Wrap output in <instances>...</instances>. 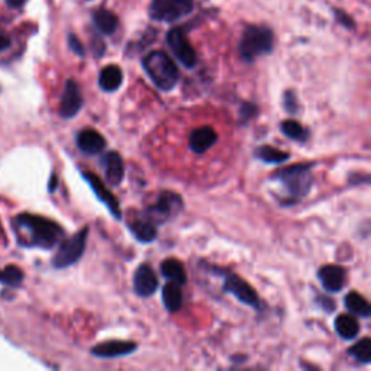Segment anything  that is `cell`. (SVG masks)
<instances>
[{
    "label": "cell",
    "instance_id": "1",
    "mask_svg": "<svg viewBox=\"0 0 371 371\" xmlns=\"http://www.w3.org/2000/svg\"><path fill=\"white\" fill-rule=\"evenodd\" d=\"M313 166L315 163H299L273 173L271 180L277 182L284 190L287 205H293L309 195L313 186Z\"/></svg>",
    "mask_w": 371,
    "mask_h": 371
},
{
    "label": "cell",
    "instance_id": "2",
    "mask_svg": "<svg viewBox=\"0 0 371 371\" xmlns=\"http://www.w3.org/2000/svg\"><path fill=\"white\" fill-rule=\"evenodd\" d=\"M15 223L29 236V247L51 250L64 236V230L51 219L38 215L22 214L15 218Z\"/></svg>",
    "mask_w": 371,
    "mask_h": 371
},
{
    "label": "cell",
    "instance_id": "3",
    "mask_svg": "<svg viewBox=\"0 0 371 371\" xmlns=\"http://www.w3.org/2000/svg\"><path fill=\"white\" fill-rule=\"evenodd\" d=\"M142 69L151 78V82L163 92L175 87L180 78V71L174 61L163 51H151L142 58Z\"/></svg>",
    "mask_w": 371,
    "mask_h": 371
},
{
    "label": "cell",
    "instance_id": "4",
    "mask_svg": "<svg viewBox=\"0 0 371 371\" xmlns=\"http://www.w3.org/2000/svg\"><path fill=\"white\" fill-rule=\"evenodd\" d=\"M274 46V34L268 26L250 25L244 29L239 41V55L245 62L270 54Z\"/></svg>",
    "mask_w": 371,
    "mask_h": 371
},
{
    "label": "cell",
    "instance_id": "5",
    "mask_svg": "<svg viewBox=\"0 0 371 371\" xmlns=\"http://www.w3.org/2000/svg\"><path fill=\"white\" fill-rule=\"evenodd\" d=\"M207 271H211L214 274H218V276H222L223 279V286H222V292L223 293H231L235 296L241 303H244L250 308L255 311H263V303L260 296L255 292V288L247 283L243 277H239L238 274L228 268H221L214 264H206L205 267Z\"/></svg>",
    "mask_w": 371,
    "mask_h": 371
},
{
    "label": "cell",
    "instance_id": "6",
    "mask_svg": "<svg viewBox=\"0 0 371 371\" xmlns=\"http://www.w3.org/2000/svg\"><path fill=\"white\" fill-rule=\"evenodd\" d=\"M195 9V0H151L150 18L157 22L171 24L186 18Z\"/></svg>",
    "mask_w": 371,
    "mask_h": 371
},
{
    "label": "cell",
    "instance_id": "7",
    "mask_svg": "<svg viewBox=\"0 0 371 371\" xmlns=\"http://www.w3.org/2000/svg\"><path fill=\"white\" fill-rule=\"evenodd\" d=\"M87 236H89V227H85L69 239L62 241L58 251L53 258V266L55 268H67L76 264L86 251Z\"/></svg>",
    "mask_w": 371,
    "mask_h": 371
},
{
    "label": "cell",
    "instance_id": "8",
    "mask_svg": "<svg viewBox=\"0 0 371 371\" xmlns=\"http://www.w3.org/2000/svg\"><path fill=\"white\" fill-rule=\"evenodd\" d=\"M184 207V202L180 195H177L174 191L164 190L161 191L157 196V199L145 209V214H147L157 225L164 223L170 219H174L179 215Z\"/></svg>",
    "mask_w": 371,
    "mask_h": 371
},
{
    "label": "cell",
    "instance_id": "9",
    "mask_svg": "<svg viewBox=\"0 0 371 371\" xmlns=\"http://www.w3.org/2000/svg\"><path fill=\"white\" fill-rule=\"evenodd\" d=\"M167 44L171 53L175 55L184 67L193 69L198 62V55L195 48L189 42L186 32L182 28H173L167 34Z\"/></svg>",
    "mask_w": 371,
    "mask_h": 371
},
{
    "label": "cell",
    "instance_id": "10",
    "mask_svg": "<svg viewBox=\"0 0 371 371\" xmlns=\"http://www.w3.org/2000/svg\"><path fill=\"white\" fill-rule=\"evenodd\" d=\"M83 107V96L80 92L78 85L74 80H67L66 86H64L61 102H60V109L58 115L62 119H73L77 117V114Z\"/></svg>",
    "mask_w": 371,
    "mask_h": 371
},
{
    "label": "cell",
    "instance_id": "11",
    "mask_svg": "<svg viewBox=\"0 0 371 371\" xmlns=\"http://www.w3.org/2000/svg\"><path fill=\"white\" fill-rule=\"evenodd\" d=\"M83 179L90 184L92 190L94 191V195L98 196V199L105 203V206L109 209L110 215L114 216L117 221H121L122 219V211H121V206H119V202L118 199L115 198L114 193H112L106 186L105 183L99 179L98 175H96L94 173H90V171H83Z\"/></svg>",
    "mask_w": 371,
    "mask_h": 371
},
{
    "label": "cell",
    "instance_id": "12",
    "mask_svg": "<svg viewBox=\"0 0 371 371\" xmlns=\"http://www.w3.org/2000/svg\"><path fill=\"white\" fill-rule=\"evenodd\" d=\"M318 279L327 292L338 293V292H341L345 286L347 271L344 267L336 266V264L322 266L318 271Z\"/></svg>",
    "mask_w": 371,
    "mask_h": 371
},
{
    "label": "cell",
    "instance_id": "13",
    "mask_svg": "<svg viewBox=\"0 0 371 371\" xmlns=\"http://www.w3.org/2000/svg\"><path fill=\"white\" fill-rule=\"evenodd\" d=\"M158 288L157 274L150 264H141L134 274V290L141 297L153 296Z\"/></svg>",
    "mask_w": 371,
    "mask_h": 371
},
{
    "label": "cell",
    "instance_id": "14",
    "mask_svg": "<svg viewBox=\"0 0 371 371\" xmlns=\"http://www.w3.org/2000/svg\"><path fill=\"white\" fill-rule=\"evenodd\" d=\"M138 350V344L132 341H106L94 345L92 354L98 359H119L129 356Z\"/></svg>",
    "mask_w": 371,
    "mask_h": 371
},
{
    "label": "cell",
    "instance_id": "15",
    "mask_svg": "<svg viewBox=\"0 0 371 371\" xmlns=\"http://www.w3.org/2000/svg\"><path fill=\"white\" fill-rule=\"evenodd\" d=\"M101 166L105 173V179L110 186H119L125 179V166L123 159L119 153L117 151H107L102 159Z\"/></svg>",
    "mask_w": 371,
    "mask_h": 371
},
{
    "label": "cell",
    "instance_id": "16",
    "mask_svg": "<svg viewBox=\"0 0 371 371\" xmlns=\"http://www.w3.org/2000/svg\"><path fill=\"white\" fill-rule=\"evenodd\" d=\"M77 148L86 155H96L101 154L106 148V139L105 137L96 131V129L87 128L80 131L76 138Z\"/></svg>",
    "mask_w": 371,
    "mask_h": 371
},
{
    "label": "cell",
    "instance_id": "17",
    "mask_svg": "<svg viewBox=\"0 0 371 371\" xmlns=\"http://www.w3.org/2000/svg\"><path fill=\"white\" fill-rule=\"evenodd\" d=\"M128 228L132 235L144 244H150L157 238V223L145 212L128 222Z\"/></svg>",
    "mask_w": 371,
    "mask_h": 371
},
{
    "label": "cell",
    "instance_id": "18",
    "mask_svg": "<svg viewBox=\"0 0 371 371\" xmlns=\"http://www.w3.org/2000/svg\"><path fill=\"white\" fill-rule=\"evenodd\" d=\"M218 142V134L212 126L196 128L189 137V147L193 153L205 154Z\"/></svg>",
    "mask_w": 371,
    "mask_h": 371
},
{
    "label": "cell",
    "instance_id": "19",
    "mask_svg": "<svg viewBox=\"0 0 371 371\" xmlns=\"http://www.w3.org/2000/svg\"><path fill=\"white\" fill-rule=\"evenodd\" d=\"M159 271L163 276L179 286H184L187 283V274L182 261L175 260V258H167L159 266Z\"/></svg>",
    "mask_w": 371,
    "mask_h": 371
},
{
    "label": "cell",
    "instance_id": "20",
    "mask_svg": "<svg viewBox=\"0 0 371 371\" xmlns=\"http://www.w3.org/2000/svg\"><path fill=\"white\" fill-rule=\"evenodd\" d=\"M122 83H123V73L121 67L112 64V66H107L101 71L99 86L103 92L114 93L122 86Z\"/></svg>",
    "mask_w": 371,
    "mask_h": 371
},
{
    "label": "cell",
    "instance_id": "21",
    "mask_svg": "<svg viewBox=\"0 0 371 371\" xmlns=\"http://www.w3.org/2000/svg\"><path fill=\"white\" fill-rule=\"evenodd\" d=\"M161 299H163L164 308L170 313H177L183 308V292L179 284L173 282L167 283L163 287V293H161Z\"/></svg>",
    "mask_w": 371,
    "mask_h": 371
},
{
    "label": "cell",
    "instance_id": "22",
    "mask_svg": "<svg viewBox=\"0 0 371 371\" xmlns=\"http://www.w3.org/2000/svg\"><path fill=\"white\" fill-rule=\"evenodd\" d=\"M93 24L103 35H112L118 28V16L107 9H98L93 13Z\"/></svg>",
    "mask_w": 371,
    "mask_h": 371
},
{
    "label": "cell",
    "instance_id": "23",
    "mask_svg": "<svg viewBox=\"0 0 371 371\" xmlns=\"http://www.w3.org/2000/svg\"><path fill=\"white\" fill-rule=\"evenodd\" d=\"M335 331L343 340H354L360 334V324L354 315L344 313L335 319Z\"/></svg>",
    "mask_w": 371,
    "mask_h": 371
},
{
    "label": "cell",
    "instance_id": "24",
    "mask_svg": "<svg viewBox=\"0 0 371 371\" xmlns=\"http://www.w3.org/2000/svg\"><path fill=\"white\" fill-rule=\"evenodd\" d=\"M344 304H345V308L348 309V312L352 315H356V316L368 318L371 315V308H370L368 302L357 292H350L344 297Z\"/></svg>",
    "mask_w": 371,
    "mask_h": 371
},
{
    "label": "cell",
    "instance_id": "25",
    "mask_svg": "<svg viewBox=\"0 0 371 371\" xmlns=\"http://www.w3.org/2000/svg\"><path fill=\"white\" fill-rule=\"evenodd\" d=\"M280 129H282V132L284 137H287L288 139H292V141L300 142V144H304L311 137V132L308 131V129L293 119H287V121L282 122Z\"/></svg>",
    "mask_w": 371,
    "mask_h": 371
},
{
    "label": "cell",
    "instance_id": "26",
    "mask_svg": "<svg viewBox=\"0 0 371 371\" xmlns=\"http://www.w3.org/2000/svg\"><path fill=\"white\" fill-rule=\"evenodd\" d=\"M255 157L267 164H282L290 158V154L274 148V147H270V145H261V147H258L255 150Z\"/></svg>",
    "mask_w": 371,
    "mask_h": 371
},
{
    "label": "cell",
    "instance_id": "27",
    "mask_svg": "<svg viewBox=\"0 0 371 371\" xmlns=\"http://www.w3.org/2000/svg\"><path fill=\"white\" fill-rule=\"evenodd\" d=\"M350 356H352L359 363L368 364L371 361V340L370 338H363L357 344H354L348 350Z\"/></svg>",
    "mask_w": 371,
    "mask_h": 371
},
{
    "label": "cell",
    "instance_id": "28",
    "mask_svg": "<svg viewBox=\"0 0 371 371\" xmlns=\"http://www.w3.org/2000/svg\"><path fill=\"white\" fill-rule=\"evenodd\" d=\"M24 282V271L18 266H8L5 270L0 271V283L16 287Z\"/></svg>",
    "mask_w": 371,
    "mask_h": 371
},
{
    "label": "cell",
    "instance_id": "29",
    "mask_svg": "<svg viewBox=\"0 0 371 371\" xmlns=\"http://www.w3.org/2000/svg\"><path fill=\"white\" fill-rule=\"evenodd\" d=\"M258 115V106L250 102H245L239 107V122L248 123L251 119H254Z\"/></svg>",
    "mask_w": 371,
    "mask_h": 371
},
{
    "label": "cell",
    "instance_id": "30",
    "mask_svg": "<svg viewBox=\"0 0 371 371\" xmlns=\"http://www.w3.org/2000/svg\"><path fill=\"white\" fill-rule=\"evenodd\" d=\"M283 106L288 115H296L299 112V102L293 90H287L283 98Z\"/></svg>",
    "mask_w": 371,
    "mask_h": 371
},
{
    "label": "cell",
    "instance_id": "31",
    "mask_svg": "<svg viewBox=\"0 0 371 371\" xmlns=\"http://www.w3.org/2000/svg\"><path fill=\"white\" fill-rule=\"evenodd\" d=\"M69 46L70 50L77 54L78 57H85V46L82 45V42L78 41V38L76 35H69Z\"/></svg>",
    "mask_w": 371,
    "mask_h": 371
},
{
    "label": "cell",
    "instance_id": "32",
    "mask_svg": "<svg viewBox=\"0 0 371 371\" xmlns=\"http://www.w3.org/2000/svg\"><path fill=\"white\" fill-rule=\"evenodd\" d=\"M316 303L320 306L322 309H324L325 312H332L335 309V302L328 297V296H324V295H318L316 297Z\"/></svg>",
    "mask_w": 371,
    "mask_h": 371
},
{
    "label": "cell",
    "instance_id": "33",
    "mask_svg": "<svg viewBox=\"0 0 371 371\" xmlns=\"http://www.w3.org/2000/svg\"><path fill=\"white\" fill-rule=\"evenodd\" d=\"M335 16H336V19L338 21H340L344 26H347V28H354V22H352V19L350 18V16L347 15V13H344L343 10H335Z\"/></svg>",
    "mask_w": 371,
    "mask_h": 371
},
{
    "label": "cell",
    "instance_id": "34",
    "mask_svg": "<svg viewBox=\"0 0 371 371\" xmlns=\"http://www.w3.org/2000/svg\"><path fill=\"white\" fill-rule=\"evenodd\" d=\"M9 45H10L9 37L5 34V32L0 31V51H5L6 48H9Z\"/></svg>",
    "mask_w": 371,
    "mask_h": 371
},
{
    "label": "cell",
    "instance_id": "35",
    "mask_svg": "<svg viewBox=\"0 0 371 371\" xmlns=\"http://www.w3.org/2000/svg\"><path fill=\"white\" fill-rule=\"evenodd\" d=\"M57 184H58V177H57L55 174H53V175H51V179H50V183H48V186H50V187H48V190H50L51 193L55 191Z\"/></svg>",
    "mask_w": 371,
    "mask_h": 371
},
{
    "label": "cell",
    "instance_id": "36",
    "mask_svg": "<svg viewBox=\"0 0 371 371\" xmlns=\"http://www.w3.org/2000/svg\"><path fill=\"white\" fill-rule=\"evenodd\" d=\"M6 2L10 8H21L25 3V0H6Z\"/></svg>",
    "mask_w": 371,
    "mask_h": 371
}]
</instances>
